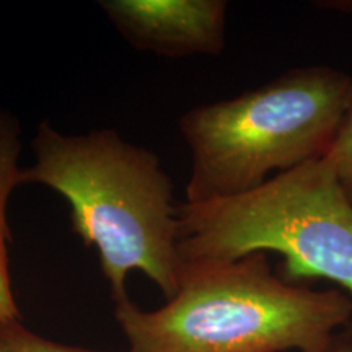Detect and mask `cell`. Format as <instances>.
<instances>
[{"label":"cell","instance_id":"ba28073f","mask_svg":"<svg viewBox=\"0 0 352 352\" xmlns=\"http://www.w3.org/2000/svg\"><path fill=\"white\" fill-rule=\"evenodd\" d=\"M0 352H101L60 344L30 331L20 320L0 321Z\"/></svg>","mask_w":352,"mask_h":352},{"label":"cell","instance_id":"8992f818","mask_svg":"<svg viewBox=\"0 0 352 352\" xmlns=\"http://www.w3.org/2000/svg\"><path fill=\"white\" fill-rule=\"evenodd\" d=\"M20 134V122L15 114L0 109V321L20 320L8 272V243L12 241V233L7 223L8 199L15 188L23 184V168L19 165Z\"/></svg>","mask_w":352,"mask_h":352},{"label":"cell","instance_id":"52a82bcc","mask_svg":"<svg viewBox=\"0 0 352 352\" xmlns=\"http://www.w3.org/2000/svg\"><path fill=\"white\" fill-rule=\"evenodd\" d=\"M323 158L352 201V95Z\"/></svg>","mask_w":352,"mask_h":352},{"label":"cell","instance_id":"9c48e42d","mask_svg":"<svg viewBox=\"0 0 352 352\" xmlns=\"http://www.w3.org/2000/svg\"><path fill=\"white\" fill-rule=\"evenodd\" d=\"M314 7L324 12L338 13V15L352 16V0H318V2H314Z\"/></svg>","mask_w":352,"mask_h":352},{"label":"cell","instance_id":"30bf717a","mask_svg":"<svg viewBox=\"0 0 352 352\" xmlns=\"http://www.w3.org/2000/svg\"><path fill=\"white\" fill-rule=\"evenodd\" d=\"M331 352H352V323L338 334Z\"/></svg>","mask_w":352,"mask_h":352},{"label":"cell","instance_id":"6da1fadb","mask_svg":"<svg viewBox=\"0 0 352 352\" xmlns=\"http://www.w3.org/2000/svg\"><path fill=\"white\" fill-rule=\"evenodd\" d=\"M32 151L34 162L23 168L21 183L43 184L67 199L72 230L98 252L114 303L127 298L132 271L173 297L183 266L179 219L160 157L111 129L65 135L46 121Z\"/></svg>","mask_w":352,"mask_h":352},{"label":"cell","instance_id":"5b68a950","mask_svg":"<svg viewBox=\"0 0 352 352\" xmlns=\"http://www.w3.org/2000/svg\"><path fill=\"white\" fill-rule=\"evenodd\" d=\"M98 6L139 51L182 59L219 56L227 46L226 0H101Z\"/></svg>","mask_w":352,"mask_h":352},{"label":"cell","instance_id":"277c9868","mask_svg":"<svg viewBox=\"0 0 352 352\" xmlns=\"http://www.w3.org/2000/svg\"><path fill=\"white\" fill-rule=\"evenodd\" d=\"M183 261L283 256L289 283L324 279L352 297V201L323 157L240 195L178 206Z\"/></svg>","mask_w":352,"mask_h":352},{"label":"cell","instance_id":"3957f363","mask_svg":"<svg viewBox=\"0 0 352 352\" xmlns=\"http://www.w3.org/2000/svg\"><path fill=\"white\" fill-rule=\"evenodd\" d=\"M351 95L344 70L305 65L188 109L178 124L191 153L186 202L240 195L323 157Z\"/></svg>","mask_w":352,"mask_h":352},{"label":"cell","instance_id":"7a4b0ae2","mask_svg":"<svg viewBox=\"0 0 352 352\" xmlns=\"http://www.w3.org/2000/svg\"><path fill=\"white\" fill-rule=\"evenodd\" d=\"M127 352H331L352 323L344 290L277 276L266 253L183 261L176 294L157 310L114 303Z\"/></svg>","mask_w":352,"mask_h":352}]
</instances>
